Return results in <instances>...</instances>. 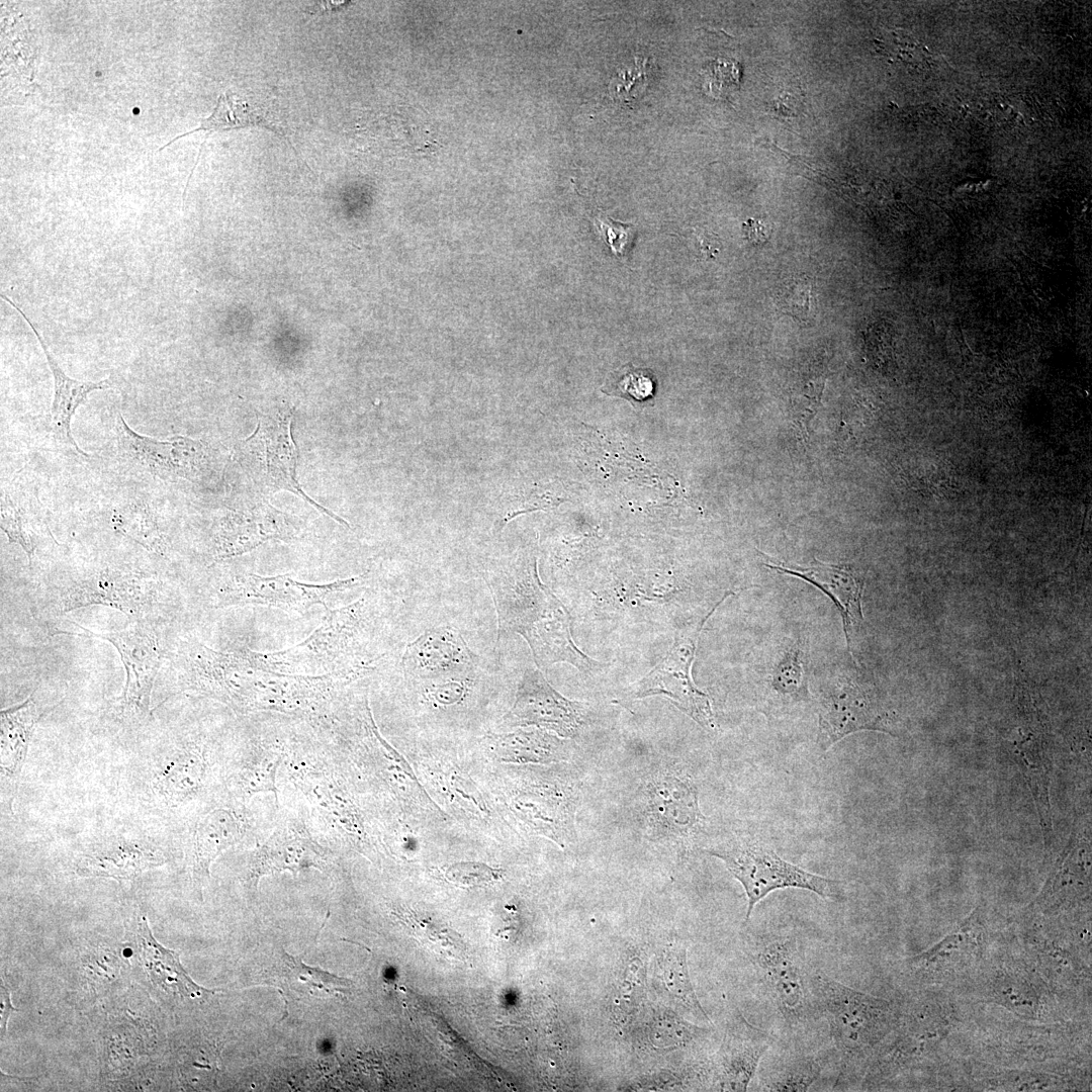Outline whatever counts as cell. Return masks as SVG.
<instances>
[{
  "mask_svg": "<svg viewBox=\"0 0 1092 1092\" xmlns=\"http://www.w3.org/2000/svg\"><path fill=\"white\" fill-rule=\"evenodd\" d=\"M180 692L215 699L239 713L277 711L307 714L326 704L343 675H297L259 666L248 653H224L188 643L178 653Z\"/></svg>",
  "mask_w": 1092,
  "mask_h": 1092,
  "instance_id": "1",
  "label": "cell"
},
{
  "mask_svg": "<svg viewBox=\"0 0 1092 1092\" xmlns=\"http://www.w3.org/2000/svg\"><path fill=\"white\" fill-rule=\"evenodd\" d=\"M497 619V641L505 634L522 636L540 670L567 662L581 672L605 664L588 657L571 636V617L560 600L540 580L535 556L521 554L483 573Z\"/></svg>",
  "mask_w": 1092,
  "mask_h": 1092,
  "instance_id": "2",
  "label": "cell"
},
{
  "mask_svg": "<svg viewBox=\"0 0 1092 1092\" xmlns=\"http://www.w3.org/2000/svg\"><path fill=\"white\" fill-rule=\"evenodd\" d=\"M808 987L814 1004L825 1015L839 1058L836 1089H845L867 1069V1062L897 1024L893 1005L857 991L821 971L811 975Z\"/></svg>",
  "mask_w": 1092,
  "mask_h": 1092,
  "instance_id": "3",
  "label": "cell"
},
{
  "mask_svg": "<svg viewBox=\"0 0 1092 1092\" xmlns=\"http://www.w3.org/2000/svg\"><path fill=\"white\" fill-rule=\"evenodd\" d=\"M322 624L299 644L280 651L248 655L261 667L297 675H343L352 679L368 671L363 647L368 609L365 600L337 610L325 608Z\"/></svg>",
  "mask_w": 1092,
  "mask_h": 1092,
  "instance_id": "4",
  "label": "cell"
},
{
  "mask_svg": "<svg viewBox=\"0 0 1092 1092\" xmlns=\"http://www.w3.org/2000/svg\"><path fill=\"white\" fill-rule=\"evenodd\" d=\"M720 858L742 885L748 900L745 921L756 904L769 893L786 888L811 891L825 900L843 899L842 882L809 873L779 856L774 849L751 838L737 837L707 850Z\"/></svg>",
  "mask_w": 1092,
  "mask_h": 1092,
  "instance_id": "5",
  "label": "cell"
},
{
  "mask_svg": "<svg viewBox=\"0 0 1092 1092\" xmlns=\"http://www.w3.org/2000/svg\"><path fill=\"white\" fill-rule=\"evenodd\" d=\"M293 408H276L259 418L254 433L245 440L243 458L254 481L270 490H288L322 514L349 524L309 497L296 476L298 452L292 437Z\"/></svg>",
  "mask_w": 1092,
  "mask_h": 1092,
  "instance_id": "6",
  "label": "cell"
},
{
  "mask_svg": "<svg viewBox=\"0 0 1092 1092\" xmlns=\"http://www.w3.org/2000/svg\"><path fill=\"white\" fill-rule=\"evenodd\" d=\"M733 594V592H726L704 618L677 632L673 645L665 656L632 686L631 694L634 698L664 696L702 727L715 728L711 701L708 695L695 685L692 677V665L706 621Z\"/></svg>",
  "mask_w": 1092,
  "mask_h": 1092,
  "instance_id": "7",
  "label": "cell"
},
{
  "mask_svg": "<svg viewBox=\"0 0 1092 1092\" xmlns=\"http://www.w3.org/2000/svg\"><path fill=\"white\" fill-rule=\"evenodd\" d=\"M158 592L159 582L152 575L127 566L106 565L62 587L56 609L64 614L101 605L142 619L154 605Z\"/></svg>",
  "mask_w": 1092,
  "mask_h": 1092,
  "instance_id": "8",
  "label": "cell"
},
{
  "mask_svg": "<svg viewBox=\"0 0 1092 1092\" xmlns=\"http://www.w3.org/2000/svg\"><path fill=\"white\" fill-rule=\"evenodd\" d=\"M74 624L85 633L73 635L106 640L118 651L126 673L123 693L119 699L122 717L133 722H143L150 718L151 695L162 657L155 629L142 619H136L122 630L101 634Z\"/></svg>",
  "mask_w": 1092,
  "mask_h": 1092,
  "instance_id": "9",
  "label": "cell"
},
{
  "mask_svg": "<svg viewBox=\"0 0 1092 1092\" xmlns=\"http://www.w3.org/2000/svg\"><path fill=\"white\" fill-rule=\"evenodd\" d=\"M115 432L125 460L153 476L196 481L205 467L207 450L199 440L180 435L167 440L147 437L131 430L120 415L115 420Z\"/></svg>",
  "mask_w": 1092,
  "mask_h": 1092,
  "instance_id": "10",
  "label": "cell"
},
{
  "mask_svg": "<svg viewBox=\"0 0 1092 1092\" xmlns=\"http://www.w3.org/2000/svg\"><path fill=\"white\" fill-rule=\"evenodd\" d=\"M363 579L364 576H357L330 583L312 584L297 581L289 574L276 576L246 574L235 577L219 589L217 605L226 607L253 604L303 614L316 604L327 608L325 600L329 595L357 586Z\"/></svg>",
  "mask_w": 1092,
  "mask_h": 1092,
  "instance_id": "11",
  "label": "cell"
},
{
  "mask_svg": "<svg viewBox=\"0 0 1092 1092\" xmlns=\"http://www.w3.org/2000/svg\"><path fill=\"white\" fill-rule=\"evenodd\" d=\"M754 962L763 987L786 1023H803L810 1014V999L796 938L785 935L760 943Z\"/></svg>",
  "mask_w": 1092,
  "mask_h": 1092,
  "instance_id": "12",
  "label": "cell"
},
{
  "mask_svg": "<svg viewBox=\"0 0 1092 1092\" xmlns=\"http://www.w3.org/2000/svg\"><path fill=\"white\" fill-rule=\"evenodd\" d=\"M582 703L558 693L540 669H527L518 686L515 701L504 721L511 727H537L572 738L584 723Z\"/></svg>",
  "mask_w": 1092,
  "mask_h": 1092,
  "instance_id": "13",
  "label": "cell"
},
{
  "mask_svg": "<svg viewBox=\"0 0 1092 1092\" xmlns=\"http://www.w3.org/2000/svg\"><path fill=\"white\" fill-rule=\"evenodd\" d=\"M401 665L406 675L422 679L473 675L479 657L452 626L426 630L405 647Z\"/></svg>",
  "mask_w": 1092,
  "mask_h": 1092,
  "instance_id": "14",
  "label": "cell"
},
{
  "mask_svg": "<svg viewBox=\"0 0 1092 1092\" xmlns=\"http://www.w3.org/2000/svg\"><path fill=\"white\" fill-rule=\"evenodd\" d=\"M298 527L292 519L268 503L225 515L214 536L216 560L242 555L268 540L290 541Z\"/></svg>",
  "mask_w": 1092,
  "mask_h": 1092,
  "instance_id": "15",
  "label": "cell"
},
{
  "mask_svg": "<svg viewBox=\"0 0 1092 1092\" xmlns=\"http://www.w3.org/2000/svg\"><path fill=\"white\" fill-rule=\"evenodd\" d=\"M647 818L656 837L689 836L704 816L694 783L677 772L663 771L650 780L646 790Z\"/></svg>",
  "mask_w": 1092,
  "mask_h": 1092,
  "instance_id": "16",
  "label": "cell"
},
{
  "mask_svg": "<svg viewBox=\"0 0 1092 1092\" xmlns=\"http://www.w3.org/2000/svg\"><path fill=\"white\" fill-rule=\"evenodd\" d=\"M510 803L518 818L558 845H566L572 839L575 811L572 788L533 783L516 790Z\"/></svg>",
  "mask_w": 1092,
  "mask_h": 1092,
  "instance_id": "17",
  "label": "cell"
},
{
  "mask_svg": "<svg viewBox=\"0 0 1092 1092\" xmlns=\"http://www.w3.org/2000/svg\"><path fill=\"white\" fill-rule=\"evenodd\" d=\"M885 714L857 685L844 681L824 699L819 713L818 742L823 750L845 736L860 731L888 732Z\"/></svg>",
  "mask_w": 1092,
  "mask_h": 1092,
  "instance_id": "18",
  "label": "cell"
},
{
  "mask_svg": "<svg viewBox=\"0 0 1092 1092\" xmlns=\"http://www.w3.org/2000/svg\"><path fill=\"white\" fill-rule=\"evenodd\" d=\"M764 565L778 572L799 577L826 594L838 609L847 646H850L851 629L859 626L863 617L861 611L862 582L847 565L827 564L814 560L807 568L787 567L771 562Z\"/></svg>",
  "mask_w": 1092,
  "mask_h": 1092,
  "instance_id": "19",
  "label": "cell"
},
{
  "mask_svg": "<svg viewBox=\"0 0 1092 1092\" xmlns=\"http://www.w3.org/2000/svg\"><path fill=\"white\" fill-rule=\"evenodd\" d=\"M0 296L3 300L13 306L30 326L47 358L54 379L51 429L55 438L66 445H70L78 453L87 456L73 439L71 433V420L77 407L87 398L88 394L94 390L108 388L110 386L109 381L107 379L98 382L81 381L66 375L56 362L54 356L48 350L44 340L41 338L30 318L13 300L8 298V296L3 293H1Z\"/></svg>",
  "mask_w": 1092,
  "mask_h": 1092,
  "instance_id": "20",
  "label": "cell"
},
{
  "mask_svg": "<svg viewBox=\"0 0 1092 1092\" xmlns=\"http://www.w3.org/2000/svg\"><path fill=\"white\" fill-rule=\"evenodd\" d=\"M324 863L321 848L295 824L278 827L253 858L251 875L257 882L262 876L289 871L296 874Z\"/></svg>",
  "mask_w": 1092,
  "mask_h": 1092,
  "instance_id": "21",
  "label": "cell"
},
{
  "mask_svg": "<svg viewBox=\"0 0 1092 1092\" xmlns=\"http://www.w3.org/2000/svg\"><path fill=\"white\" fill-rule=\"evenodd\" d=\"M732 1034L726 1037L721 1055L720 1086L746 1090L759 1063L772 1042L771 1035L739 1016Z\"/></svg>",
  "mask_w": 1092,
  "mask_h": 1092,
  "instance_id": "22",
  "label": "cell"
},
{
  "mask_svg": "<svg viewBox=\"0 0 1092 1092\" xmlns=\"http://www.w3.org/2000/svg\"><path fill=\"white\" fill-rule=\"evenodd\" d=\"M135 938L140 959L154 985L183 997H198L203 992H211L188 976L180 964L178 951L164 947L154 938L144 916L138 923Z\"/></svg>",
  "mask_w": 1092,
  "mask_h": 1092,
  "instance_id": "23",
  "label": "cell"
},
{
  "mask_svg": "<svg viewBox=\"0 0 1092 1092\" xmlns=\"http://www.w3.org/2000/svg\"><path fill=\"white\" fill-rule=\"evenodd\" d=\"M483 742L492 755L504 762L550 763L567 757L565 741L537 727L490 734Z\"/></svg>",
  "mask_w": 1092,
  "mask_h": 1092,
  "instance_id": "24",
  "label": "cell"
},
{
  "mask_svg": "<svg viewBox=\"0 0 1092 1092\" xmlns=\"http://www.w3.org/2000/svg\"><path fill=\"white\" fill-rule=\"evenodd\" d=\"M242 835L240 820L228 809H214L196 825L192 860L193 884L201 893L209 879L212 861Z\"/></svg>",
  "mask_w": 1092,
  "mask_h": 1092,
  "instance_id": "25",
  "label": "cell"
},
{
  "mask_svg": "<svg viewBox=\"0 0 1092 1092\" xmlns=\"http://www.w3.org/2000/svg\"><path fill=\"white\" fill-rule=\"evenodd\" d=\"M34 693L22 703L0 712L2 777L13 778L19 774L36 723L55 708L39 709Z\"/></svg>",
  "mask_w": 1092,
  "mask_h": 1092,
  "instance_id": "26",
  "label": "cell"
},
{
  "mask_svg": "<svg viewBox=\"0 0 1092 1092\" xmlns=\"http://www.w3.org/2000/svg\"><path fill=\"white\" fill-rule=\"evenodd\" d=\"M163 863V857L155 849L125 841L85 855L77 866V874L83 877L132 880L143 872Z\"/></svg>",
  "mask_w": 1092,
  "mask_h": 1092,
  "instance_id": "27",
  "label": "cell"
},
{
  "mask_svg": "<svg viewBox=\"0 0 1092 1092\" xmlns=\"http://www.w3.org/2000/svg\"><path fill=\"white\" fill-rule=\"evenodd\" d=\"M825 1067L824 1056L794 1055L785 1059L762 1081L763 1091H807L820 1077Z\"/></svg>",
  "mask_w": 1092,
  "mask_h": 1092,
  "instance_id": "28",
  "label": "cell"
},
{
  "mask_svg": "<svg viewBox=\"0 0 1092 1092\" xmlns=\"http://www.w3.org/2000/svg\"><path fill=\"white\" fill-rule=\"evenodd\" d=\"M114 528L142 545L149 551L164 555L167 542L160 530L157 517L149 506L140 503L128 504L114 511Z\"/></svg>",
  "mask_w": 1092,
  "mask_h": 1092,
  "instance_id": "29",
  "label": "cell"
},
{
  "mask_svg": "<svg viewBox=\"0 0 1092 1092\" xmlns=\"http://www.w3.org/2000/svg\"><path fill=\"white\" fill-rule=\"evenodd\" d=\"M248 126H263L276 133L282 132L249 103L237 98L234 94L224 93L218 97L214 110L208 118L204 119L197 128L176 136L172 142L198 130L217 131Z\"/></svg>",
  "mask_w": 1092,
  "mask_h": 1092,
  "instance_id": "30",
  "label": "cell"
},
{
  "mask_svg": "<svg viewBox=\"0 0 1092 1092\" xmlns=\"http://www.w3.org/2000/svg\"><path fill=\"white\" fill-rule=\"evenodd\" d=\"M661 970L665 985L673 996L695 1015L709 1020L693 988L689 975L686 950L680 944L670 945L665 950Z\"/></svg>",
  "mask_w": 1092,
  "mask_h": 1092,
  "instance_id": "31",
  "label": "cell"
},
{
  "mask_svg": "<svg viewBox=\"0 0 1092 1092\" xmlns=\"http://www.w3.org/2000/svg\"><path fill=\"white\" fill-rule=\"evenodd\" d=\"M655 378L650 369L627 364L613 372L602 390L632 402H644L654 394Z\"/></svg>",
  "mask_w": 1092,
  "mask_h": 1092,
  "instance_id": "32",
  "label": "cell"
},
{
  "mask_svg": "<svg viewBox=\"0 0 1092 1092\" xmlns=\"http://www.w3.org/2000/svg\"><path fill=\"white\" fill-rule=\"evenodd\" d=\"M781 308L802 325L814 320L817 297L812 281L805 277H794L784 283L779 292Z\"/></svg>",
  "mask_w": 1092,
  "mask_h": 1092,
  "instance_id": "33",
  "label": "cell"
},
{
  "mask_svg": "<svg viewBox=\"0 0 1092 1092\" xmlns=\"http://www.w3.org/2000/svg\"><path fill=\"white\" fill-rule=\"evenodd\" d=\"M279 763L280 755L275 753L264 754L249 762L239 776L242 793L249 797L258 792H272L277 802L275 775Z\"/></svg>",
  "mask_w": 1092,
  "mask_h": 1092,
  "instance_id": "34",
  "label": "cell"
},
{
  "mask_svg": "<svg viewBox=\"0 0 1092 1092\" xmlns=\"http://www.w3.org/2000/svg\"><path fill=\"white\" fill-rule=\"evenodd\" d=\"M652 67L647 59L634 58L619 68L611 82V91L619 99L628 101L642 92L650 80Z\"/></svg>",
  "mask_w": 1092,
  "mask_h": 1092,
  "instance_id": "35",
  "label": "cell"
},
{
  "mask_svg": "<svg viewBox=\"0 0 1092 1092\" xmlns=\"http://www.w3.org/2000/svg\"><path fill=\"white\" fill-rule=\"evenodd\" d=\"M445 878L450 883L463 887H483L499 881L503 872L479 861H458L445 869Z\"/></svg>",
  "mask_w": 1092,
  "mask_h": 1092,
  "instance_id": "36",
  "label": "cell"
},
{
  "mask_svg": "<svg viewBox=\"0 0 1092 1092\" xmlns=\"http://www.w3.org/2000/svg\"><path fill=\"white\" fill-rule=\"evenodd\" d=\"M284 966L293 975V980L304 982L312 992L325 991L328 994L343 992L347 980L324 972L318 968H310L297 959L284 953Z\"/></svg>",
  "mask_w": 1092,
  "mask_h": 1092,
  "instance_id": "37",
  "label": "cell"
},
{
  "mask_svg": "<svg viewBox=\"0 0 1092 1092\" xmlns=\"http://www.w3.org/2000/svg\"><path fill=\"white\" fill-rule=\"evenodd\" d=\"M0 514V527L2 531L7 535L9 542L16 543L22 547L28 557L29 564H31L34 544L25 528V523L20 510L17 509L7 493L1 498Z\"/></svg>",
  "mask_w": 1092,
  "mask_h": 1092,
  "instance_id": "38",
  "label": "cell"
},
{
  "mask_svg": "<svg viewBox=\"0 0 1092 1092\" xmlns=\"http://www.w3.org/2000/svg\"><path fill=\"white\" fill-rule=\"evenodd\" d=\"M471 678L472 675L428 679L431 684L427 686L426 696L436 706L457 705L467 697Z\"/></svg>",
  "mask_w": 1092,
  "mask_h": 1092,
  "instance_id": "39",
  "label": "cell"
},
{
  "mask_svg": "<svg viewBox=\"0 0 1092 1092\" xmlns=\"http://www.w3.org/2000/svg\"><path fill=\"white\" fill-rule=\"evenodd\" d=\"M596 226L601 238L610 247L612 252L615 255H623L631 241L633 226L617 222L608 216L597 217Z\"/></svg>",
  "mask_w": 1092,
  "mask_h": 1092,
  "instance_id": "40",
  "label": "cell"
},
{
  "mask_svg": "<svg viewBox=\"0 0 1092 1092\" xmlns=\"http://www.w3.org/2000/svg\"><path fill=\"white\" fill-rule=\"evenodd\" d=\"M14 1011H17V1009L14 1008L12 1003H11L10 991L8 990V988L4 984L3 980L1 979V984H0V1034H1V1039H3L4 1036H5L6 1029H7L8 1018Z\"/></svg>",
  "mask_w": 1092,
  "mask_h": 1092,
  "instance_id": "41",
  "label": "cell"
},
{
  "mask_svg": "<svg viewBox=\"0 0 1092 1092\" xmlns=\"http://www.w3.org/2000/svg\"><path fill=\"white\" fill-rule=\"evenodd\" d=\"M745 237L752 244H761L767 239L764 225L754 219H749L743 224Z\"/></svg>",
  "mask_w": 1092,
  "mask_h": 1092,
  "instance_id": "42",
  "label": "cell"
}]
</instances>
